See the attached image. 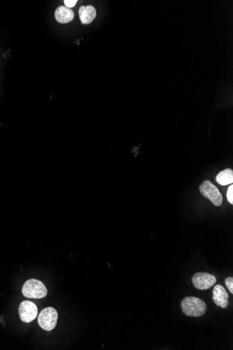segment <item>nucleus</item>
Instances as JSON below:
<instances>
[{
    "label": "nucleus",
    "mask_w": 233,
    "mask_h": 350,
    "mask_svg": "<svg viewBox=\"0 0 233 350\" xmlns=\"http://www.w3.org/2000/svg\"><path fill=\"white\" fill-rule=\"evenodd\" d=\"M182 312L189 317L200 318L207 312L208 307L203 300L194 296H188L182 300L181 303Z\"/></svg>",
    "instance_id": "1"
},
{
    "label": "nucleus",
    "mask_w": 233,
    "mask_h": 350,
    "mask_svg": "<svg viewBox=\"0 0 233 350\" xmlns=\"http://www.w3.org/2000/svg\"><path fill=\"white\" fill-rule=\"evenodd\" d=\"M22 293L28 299H40L46 297L48 290L42 282L36 279H30L22 286Z\"/></svg>",
    "instance_id": "2"
},
{
    "label": "nucleus",
    "mask_w": 233,
    "mask_h": 350,
    "mask_svg": "<svg viewBox=\"0 0 233 350\" xmlns=\"http://www.w3.org/2000/svg\"><path fill=\"white\" fill-rule=\"evenodd\" d=\"M58 313L53 308H46L38 315V323L43 330L50 332L56 327Z\"/></svg>",
    "instance_id": "3"
},
{
    "label": "nucleus",
    "mask_w": 233,
    "mask_h": 350,
    "mask_svg": "<svg viewBox=\"0 0 233 350\" xmlns=\"http://www.w3.org/2000/svg\"><path fill=\"white\" fill-rule=\"evenodd\" d=\"M200 191L205 198L208 199L216 206L223 204V196L217 187L211 181H205L200 186Z\"/></svg>",
    "instance_id": "4"
},
{
    "label": "nucleus",
    "mask_w": 233,
    "mask_h": 350,
    "mask_svg": "<svg viewBox=\"0 0 233 350\" xmlns=\"http://www.w3.org/2000/svg\"><path fill=\"white\" fill-rule=\"evenodd\" d=\"M20 320L25 323L34 321L38 316V308L35 303L30 301H24L20 303L18 309Z\"/></svg>",
    "instance_id": "5"
},
{
    "label": "nucleus",
    "mask_w": 233,
    "mask_h": 350,
    "mask_svg": "<svg viewBox=\"0 0 233 350\" xmlns=\"http://www.w3.org/2000/svg\"><path fill=\"white\" fill-rule=\"evenodd\" d=\"M192 282L196 289L200 290H206L211 288L212 286L215 285L217 282V278L215 275L210 273L199 272L193 276Z\"/></svg>",
    "instance_id": "6"
},
{
    "label": "nucleus",
    "mask_w": 233,
    "mask_h": 350,
    "mask_svg": "<svg viewBox=\"0 0 233 350\" xmlns=\"http://www.w3.org/2000/svg\"><path fill=\"white\" fill-rule=\"evenodd\" d=\"M213 301L219 307L227 308L229 306V295L223 286H215L213 290Z\"/></svg>",
    "instance_id": "7"
},
{
    "label": "nucleus",
    "mask_w": 233,
    "mask_h": 350,
    "mask_svg": "<svg viewBox=\"0 0 233 350\" xmlns=\"http://www.w3.org/2000/svg\"><path fill=\"white\" fill-rule=\"evenodd\" d=\"M79 16L83 25H88L91 23L97 16V10L92 5L82 6L79 9Z\"/></svg>",
    "instance_id": "8"
},
{
    "label": "nucleus",
    "mask_w": 233,
    "mask_h": 350,
    "mask_svg": "<svg viewBox=\"0 0 233 350\" xmlns=\"http://www.w3.org/2000/svg\"><path fill=\"white\" fill-rule=\"evenodd\" d=\"M55 17L57 21L60 23H68L72 21L74 18V13L71 8L65 6H61L55 10Z\"/></svg>",
    "instance_id": "9"
},
{
    "label": "nucleus",
    "mask_w": 233,
    "mask_h": 350,
    "mask_svg": "<svg viewBox=\"0 0 233 350\" xmlns=\"http://www.w3.org/2000/svg\"><path fill=\"white\" fill-rule=\"evenodd\" d=\"M216 181L222 186L232 184L233 183V171L231 169H226L221 171L216 178Z\"/></svg>",
    "instance_id": "10"
},
{
    "label": "nucleus",
    "mask_w": 233,
    "mask_h": 350,
    "mask_svg": "<svg viewBox=\"0 0 233 350\" xmlns=\"http://www.w3.org/2000/svg\"><path fill=\"white\" fill-rule=\"evenodd\" d=\"M225 283L226 287H228L230 292L233 294V277H229L226 279Z\"/></svg>",
    "instance_id": "11"
},
{
    "label": "nucleus",
    "mask_w": 233,
    "mask_h": 350,
    "mask_svg": "<svg viewBox=\"0 0 233 350\" xmlns=\"http://www.w3.org/2000/svg\"><path fill=\"white\" fill-rule=\"evenodd\" d=\"M227 199L230 204H233V185H231L228 189Z\"/></svg>",
    "instance_id": "12"
},
{
    "label": "nucleus",
    "mask_w": 233,
    "mask_h": 350,
    "mask_svg": "<svg viewBox=\"0 0 233 350\" xmlns=\"http://www.w3.org/2000/svg\"><path fill=\"white\" fill-rule=\"evenodd\" d=\"M64 4H65V6H67V8H71L76 6L78 1L77 0H65V1H64Z\"/></svg>",
    "instance_id": "13"
}]
</instances>
